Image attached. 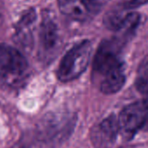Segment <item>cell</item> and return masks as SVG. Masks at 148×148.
<instances>
[{"label":"cell","instance_id":"6da1fadb","mask_svg":"<svg viewBox=\"0 0 148 148\" xmlns=\"http://www.w3.org/2000/svg\"><path fill=\"white\" fill-rule=\"evenodd\" d=\"M125 44L115 36L101 42L92 62V79L99 90L111 95L120 91L126 82L124 63L120 51Z\"/></svg>","mask_w":148,"mask_h":148},{"label":"cell","instance_id":"7a4b0ae2","mask_svg":"<svg viewBox=\"0 0 148 148\" xmlns=\"http://www.w3.org/2000/svg\"><path fill=\"white\" fill-rule=\"evenodd\" d=\"M92 51L89 40H83L68 50L62 58L57 76L59 81L68 82L79 77L87 69Z\"/></svg>","mask_w":148,"mask_h":148},{"label":"cell","instance_id":"3957f363","mask_svg":"<svg viewBox=\"0 0 148 148\" xmlns=\"http://www.w3.org/2000/svg\"><path fill=\"white\" fill-rule=\"evenodd\" d=\"M28 62L17 49L0 44V82L8 86L19 84L26 76Z\"/></svg>","mask_w":148,"mask_h":148},{"label":"cell","instance_id":"277c9868","mask_svg":"<svg viewBox=\"0 0 148 148\" xmlns=\"http://www.w3.org/2000/svg\"><path fill=\"white\" fill-rule=\"evenodd\" d=\"M119 124L125 138L134 137L148 124V101H138L126 106L120 114Z\"/></svg>","mask_w":148,"mask_h":148},{"label":"cell","instance_id":"5b68a950","mask_svg":"<svg viewBox=\"0 0 148 148\" xmlns=\"http://www.w3.org/2000/svg\"><path fill=\"white\" fill-rule=\"evenodd\" d=\"M120 132L119 119L112 114L92 129L91 140L96 148H110Z\"/></svg>","mask_w":148,"mask_h":148},{"label":"cell","instance_id":"8992f818","mask_svg":"<svg viewBox=\"0 0 148 148\" xmlns=\"http://www.w3.org/2000/svg\"><path fill=\"white\" fill-rule=\"evenodd\" d=\"M75 124V119L71 114L62 115L61 117H53L45 121L44 134L45 139L51 143H57L65 140L71 134Z\"/></svg>","mask_w":148,"mask_h":148},{"label":"cell","instance_id":"52a82bcc","mask_svg":"<svg viewBox=\"0 0 148 148\" xmlns=\"http://www.w3.org/2000/svg\"><path fill=\"white\" fill-rule=\"evenodd\" d=\"M58 3L60 11L75 21H87L98 13L86 0H58Z\"/></svg>","mask_w":148,"mask_h":148},{"label":"cell","instance_id":"ba28073f","mask_svg":"<svg viewBox=\"0 0 148 148\" xmlns=\"http://www.w3.org/2000/svg\"><path fill=\"white\" fill-rule=\"evenodd\" d=\"M58 41L59 36L56 23L51 19V17L44 18L39 33L40 49L42 53L44 56L52 53L56 49Z\"/></svg>","mask_w":148,"mask_h":148},{"label":"cell","instance_id":"9c48e42d","mask_svg":"<svg viewBox=\"0 0 148 148\" xmlns=\"http://www.w3.org/2000/svg\"><path fill=\"white\" fill-rule=\"evenodd\" d=\"M128 13L123 3H120L106 12L104 17V23L107 29L115 32L122 25Z\"/></svg>","mask_w":148,"mask_h":148},{"label":"cell","instance_id":"30bf717a","mask_svg":"<svg viewBox=\"0 0 148 148\" xmlns=\"http://www.w3.org/2000/svg\"><path fill=\"white\" fill-rule=\"evenodd\" d=\"M135 85L140 93L148 95V58L140 67Z\"/></svg>","mask_w":148,"mask_h":148},{"label":"cell","instance_id":"8fae6325","mask_svg":"<svg viewBox=\"0 0 148 148\" xmlns=\"http://www.w3.org/2000/svg\"><path fill=\"white\" fill-rule=\"evenodd\" d=\"M147 3H148V0H130L128 2L123 3V5L127 10H133V9L140 7Z\"/></svg>","mask_w":148,"mask_h":148},{"label":"cell","instance_id":"7c38bea8","mask_svg":"<svg viewBox=\"0 0 148 148\" xmlns=\"http://www.w3.org/2000/svg\"><path fill=\"white\" fill-rule=\"evenodd\" d=\"M86 1H88L98 12L101 10L102 6L106 2V0H86Z\"/></svg>","mask_w":148,"mask_h":148},{"label":"cell","instance_id":"4fadbf2b","mask_svg":"<svg viewBox=\"0 0 148 148\" xmlns=\"http://www.w3.org/2000/svg\"><path fill=\"white\" fill-rule=\"evenodd\" d=\"M11 148H22L21 147H20V145H18V144H17V145H14L13 147Z\"/></svg>","mask_w":148,"mask_h":148}]
</instances>
